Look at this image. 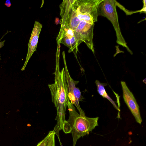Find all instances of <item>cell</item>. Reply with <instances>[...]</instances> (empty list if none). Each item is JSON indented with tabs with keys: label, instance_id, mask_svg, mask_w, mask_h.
Masks as SVG:
<instances>
[{
	"label": "cell",
	"instance_id": "obj_1",
	"mask_svg": "<svg viewBox=\"0 0 146 146\" xmlns=\"http://www.w3.org/2000/svg\"><path fill=\"white\" fill-rule=\"evenodd\" d=\"M60 50H57L56 64L54 75V82L48 85L51 96L52 102L57 110L55 120L57 124L54 130L58 138L59 132L62 129L66 121V111L69 100L64 68L60 69Z\"/></svg>",
	"mask_w": 146,
	"mask_h": 146
},
{
	"label": "cell",
	"instance_id": "obj_2",
	"mask_svg": "<svg viewBox=\"0 0 146 146\" xmlns=\"http://www.w3.org/2000/svg\"><path fill=\"white\" fill-rule=\"evenodd\" d=\"M67 106L69 116L64 123L62 129L65 133L72 134L73 146H75L77 140L81 137L89 134L98 126L99 117L90 118L82 116L76 111L75 107L69 101Z\"/></svg>",
	"mask_w": 146,
	"mask_h": 146
},
{
	"label": "cell",
	"instance_id": "obj_3",
	"mask_svg": "<svg viewBox=\"0 0 146 146\" xmlns=\"http://www.w3.org/2000/svg\"><path fill=\"white\" fill-rule=\"evenodd\" d=\"M116 2L115 0H103L98 5V15L106 17L111 22L116 33L117 43L125 47L128 51L132 54V52L127 45L121 33L116 9Z\"/></svg>",
	"mask_w": 146,
	"mask_h": 146
},
{
	"label": "cell",
	"instance_id": "obj_4",
	"mask_svg": "<svg viewBox=\"0 0 146 146\" xmlns=\"http://www.w3.org/2000/svg\"><path fill=\"white\" fill-rule=\"evenodd\" d=\"M103 0H74L77 16L81 20L91 24L98 21L97 9Z\"/></svg>",
	"mask_w": 146,
	"mask_h": 146
},
{
	"label": "cell",
	"instance_id": "obj_5",
	"mask_svg": "<svg viewBox=\"0 0 146 146\" xmlns=\"http://www.w3.org/2000/svg\"><path fill=\"white\" fill-rule=\"evenodd\" d=\"M74 0H64L60 5V28H68L74 31L81 20L77 16Z\"/></svg>",
	"mask_w": 146,
	"mask_h": 146
},
{
	"label": "cell",
	"instance_id": "obj_6",
	"mask_svg": "<svg viewBox=\"0 0 146 146\" xmlns=\"http://www.w3.org/2000/svg\"><path fill=\"white\" fill-rule=\"evenodd\" d=\"M64 64V69L66 80L67 84V91L69 100L70 102L74 105L79 112V114L82 116L85 115L84 111L80 107L79 102L84 99L81 94L79 88L76 85L79 82L78 81L74 80L71 77L69 72L66 64L64 51L62 53Z\"/></svg>",
	"mask_w": 146,
	"mask_h": 146
},
{
	"label": "cell",
	"instance_id": "obj_7",
	"mask_svg": "<svg viewBox=\"0 0 146 146\" xmlns=\"http://www.w3.org/2000/svg\"><path fill=\"white\" fill-rule=\"evenodd\" d=\"M94 24L83 21H80L77 27L74 31V36L78 46L84 42L93 53L94 50L93 42Z\"/></svg>",
	"mask_w": 146,
	"mask_h": 146
},
{
	"label": "cell",
	"instance_id": "obj_8",
	"mask_svg": "<svg viewBox=\"0 0 146 146\" xmlns=\"http://www.w3.org/2000/svg\"><path fill=\"white\" fill-rule=\"evenodd\" d=\"M121 83L124 100L135 118L136 122L140 124L142 122V119L140 114L139 106L133 95L128 88L126 83L124 81H121Z\"/></svg>",
	"mask_w": 146,
	"mask_h": 146
},
{
	"label": "cell",
	"instance_id": "obj_9",
	"mask_svg": "<svg viewBox=\"0 0 146 146\" xmlns=\"http://www.w3.org/2000/svg\"><path fill=\"white\" fill-rule=\"evenodd\" d=\"M56 40L57 44L62 43L68 47L69 49L68 52H72L77 60L78 46L74 36L73 31L68 28H60Z\"/></svg>",
	"mask_w": 146,
	"mask_h": 146
},
{
	"label": "cell",
	"instance_id": "obj_10",
	"mask_svg": "<svg viewBox=\"0 0 146 146\" xmlns=\"http://www.w3.org/2000/svg\"><path fill=\"white\" fill-rule=\"evenodd\" d=\"M42 25L37 21L35 22L30 38L28 44V49L26 60L21 70L24 71L33 53L36 50L39 36L42 28Z\"/></svg>",
	"mask_w": 146,
	"mask_h": 146
},
{
	"label": "cell",
	"instance_id": "obj_11",
	"mask_svg": "<svg viewBox=\"0 0 146 146\" xmlns=\"http://www.w3.org/2000/svg\"><path fill=\"white\" fill-rule=\"evenodd\" d=\"M95 83L96 85L97 92L103 98H106L112 104L114 108L117 110L119 111V108L116 105L115 102L109 96L106 92L105 86L107 85L106 83H102L98 80L95 81Z\"/></svg>",
	"mask_w": 146,
	"mask_h": 146
},
{
	"label": "cell",
	"instance_id": "obj_12",
	"mask_svg": "<svg viewBox=\"0 0 146 146\" xmlns=\"http://www.w3.org/2000/svg\"><path fill=\"white\" fill-rule=\"evenodd\" d=\"M49 137L50 134L48 132L45 137L38 143L36 146H48Z\"/></svg>",
	"mask_w": 146,
	"mask_h": 146
},
{
	"label": "cell",
	"instance_id": "obj_13",
	"mask_svg": "<svg viewBox=\"0 0 146 146\" xmlns=\"http://www.w3.org/2000/svg\"><path fill=\"white\" fill-rule=\"evenodd\" d=\"M143 7L142 9L140 10H139V12L140 13H144L145 14H146V1L145 0H143Z\"/></svg>",
	"mask_w": 146,
	"mask_h": 146
},
{
	"label": "cell",
	"instance_id": "obj_14",
	"mask_svg": "<svg viewBox=\"0 0 146 146\" xmlns=\"http://www.w3.org/2000/svg\"><path fill=\"white\" fill-rule=\"evenodd\" d=\"M5 5L7 7H10L11 5V1L9 0H7L5 1Z\"/></svg>",
	"mask_w": 146,
	"mask_h": 146
},
{
	"label": "cell",
	"instance_id": "obj_15",
	"mask_svg": "<svg viewBox=\"0 0 146 146\" xmlns=\"http://www.w3.org/2000/svg\"><path fill=\"white\" fill-rule=\"evenodd\" d=\"M5 41V40H4V42ZM4 43H1V42H0V48H1V44H4ZM1 60V58L0 53V61Z\"/></svg>",
	"mask_w": 146,
	"mask_h": 146
}]
</instances>
